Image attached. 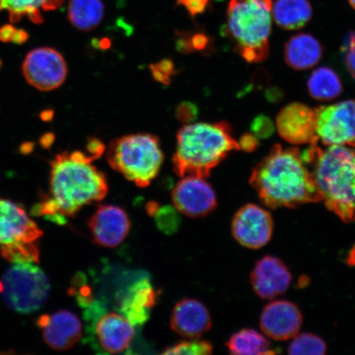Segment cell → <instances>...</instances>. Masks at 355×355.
<instances>
[{
    "label": "cell",
    "mask_w": 355,
    "mask_h": 355,
    "mask_svg": "<svg viewBox=\"0 0 355 355\" xmlns=\"http://www.w3.org/2000/svg\"><path fill=\"white\" fill-rule=\"evenodd\" d=\"M327 352V345L321 337L312 333H303L293 337L288 353L293 355H322Z\"/></svg>",
    "instance_id": "27"
},
{
    "label": "cell",
    "mask_w": 355,
    "mask_h": 355,
    "mask_svg": "<svg viewBox=\"0 0 355 355\" xmlns=\"http://www.w3.org/2000/svg\"><path fill=\"white\" fill-rule=\"evenodd\" d=\"M341 51L344 58V63L349 73L355 79V33H349L345 37Z\"/></svg>",
    "instance_id": "32"
},
{
    "label": "cell",
    "mask_w": 355,
    "mask_h": 355,
    "mask_svg": "<svg viewBox=\"0 0 355 355\" xmlns=\"http://www.w3.org/2000/svg\"><path fill=\"white\" fill-rule=\"evenodd\" d=\"M301 157L309 167L322 201L345 222L355 220V152L344 146L323 150L311 144Z\"/></svg>",
    "instance_id": "3"
},
{
    "label": "cell",
    "mask_w": 355,
    "mask_h": 355,
    "mask_svg": "<svg viewBox=\"0 0 355 355\" xmlns=\"http://www.w3.org/2000/svg\"><path fill=\"white\" fill-rule=\"evenodd\" d=\"M277 128L282 139L293 145L318 144L316 109L298 102L288 105L277 115Z\"/></svg>",
    "instance_id": "13"
},
{
    "label": "cell",
    "mask_w": 355,
    "mask_h": 355,
    "mask_svg": "<svg viewBox=\"0 0 355 355\" xmlns=\"http://www.w3.org/2000/svg\"><path fill=\"white\" fill-rule=\"evenodd\" d=\"M1 254L12 263H37L40 251L37 242L19 243L1 247Z\"/></svg>",
    "instance_id": "28"
},
{
    "label": "cell",
    "mask_w": 355,
    "mask_h": 355,
    "mask_svg": "<svg viewBox=\"0 0 355 355\" xmlns=\"http://www.w3.org/2000/svg\"><path fill=\"white\" fill-rule=\"evenodd\" d=\"M250 281L257 296L264 300H272L288 290L292 276L281 259L266 256L257 261L252 270Z\"/></svg>",
    "instance_id": "18"
},
{
    "label": "cell",
    "mask_w": 355,
    "mask_h": 355,
    "mask_svg": "<svg viewBox=\"0 0 355 355\" xmlns=\"http://www.w3.org/2000/svg\"><path fill=\"white\" fill-rule=\"evenodd\" d=\"M323 47L312 35H295L286 44L285 60L287 64L297 70L312 68L321 60Z\"/></svg>",
    "instance_id": "21"
},
{
    "label": "cell",
    "mask_w": 355,
    "mask_h": 355,
    "mask_svg": "<svg viewBox=\"0 0 355 355\" xmlns=\"http://www.w3.org/2000/svg\"><path fill=\"white\" fill-rule=\"evenodd\" d=\"M303 315L292 302L276 300L265 306L260 316V327L264 334L277 340L292 339L300 331Z\"/></svg>",
    "instance_id": "16"
},
{
    "label": "cell",
    "mask_w": 355,
    "mask_h": 355,
    "mask_svg": "<svg viewBox=\"0 0 355 355\" xmlns=\"http://www.w3.org/2000/svg\"><path fill=\"white\" fill-rule=\"evenodd\" d=\"M43 338L51 348L64 352L73 348L82 336L83 327L77 315L61 310L52 315H43L38 318Z\"/></svg>",
    "instance_id": "17"
},
{
    "label": "cell",
    "mask_w": 355,
    "mask_h": 355,
    "mask_svg": "<svg viewBox=\"0 0 355 355\" xmlns=\"http://www.w3.org/2000/svg\"><path fill=\"white\" fill-rule=\"evenodd\" d=\"M176 117L181 123H189L198 118V106L192 102L185 101L178 105L175 111Z\"/></svg>",
    "instance_id": "35"
},
{
    "label": "cell",
    "mask_w": 355,
    "mask_h": 355,
    "mask_svg": "<svg viewBox=\"0 0 355 355\" xmlns=\"http://www.w3.org/2000/svg\"><path fill=\"white\" fill-rule=\"evenodd\" d=\"M349 3L355 10V0H349Z\"/></svg>",
    "instance_id": "40"
},
{
    "label": "cell",
    "mask_w": 355,
    "mask_h": 355,
    "mask_svg": "<svg viewBox=\"0 0 355 355\" xmlns=\"http://www.w3.org/2000/svg\"><path fill=\"white\" fill-rule=\"evenodd\" d=\"M42 234L24 208L0 197V247L37 242Z\"/></svg>",
    "instance_id": "15"
},
{
    "label": "cell",
    "mask_w": 355,
    "mask_h": 355,
    "mask_svg": "<svg viewBox=\"0 0 355 355\" xmlns=\"http://www.w3.org/2000/svg\"><path fill=\"white\" fill-rule=\"evenodd\" d=\"M211 324L209 311L197 300L184 299L173 309L171 329L184 338H199L211 329Z\"/></svg>",
    "instance_id": "19"
},
{
    "label": "cell",
    "mask_w": 355,
    "mask_h": 355,
    "mask_svg": "<svg viewBox=\"0 0 355 355\" xmlns=\"http://www.w3.org/2000/svg\"><path fill=\"white\" fill-rule=\"evenodd\" d=\"M230 354L242 355L274 354L266 337L254 329H242L234 333L226 343Z\"/></svg>",
    "instance_id": "25"
},
{
    "label": "cell",
    "mask_w": 355,
    "mask_h": 355,
    "mask_svg": "<svg viewBox=\"0 0 355 355\" xmlns=\"http://www.w3.org/2000/svg\"><path fill=\"white\" fill-rule=\"evenodd\" d=\"M259 139L251 133H245L241 137L239 140V148H241L244 152H254L257 146H259Z\"/></svg>",
    "instance_id": "38"
},
{
    "label": "cell",
    "mask_w": 355,
    "mask_h": 355,
    "mask_svg": "<svg viewBox=\"0 0 355 355\" xmlns=\"http://www.w3.org/2000/svg\"><path fill=\"white\" fill-rule=\"evenodd\" d=\"M158 292L148 278L137 281L130 288L119 304V311L133 326H141L148 320L150 310L157 303Z\"/></svg>",
    "instance_id": "20"
},
{
    "label": "cell",
    "mask_w": 355,
    "mask_h": 355,
    "mask_svg": "<svg viewBox=\"0 0 355 355\" xmlns=\"http://www.w3.org/2000/svg\"><path fill=\"white\" fill-rule=\"evenodd\" d=\"M86 149L87 150V155L93 159H98L101 157L102 154L105 150V146L99 139L96 137H92L87 141Z\"/></svg>",
    "instance_id": "37"
},
{
    "label": "cell",
    "mask_w": 355,
    "mask_h": 355,
    "mask_svg": "<svg viewBox=\"0 0 355 355\" xmlns=\"http://www.w3.org/2000/svg\"><path fill=\"white\" fill-rule=\"evenodd\" d=\"M232 234L243 247L257 250L272 239L273 220L270 212L255 204L239 209L232 220Z\"/></svg>",
    "instance_id": "11"
},
{
    "label": "cell",
    "mask_w": 355,
    "mask_h": 355,
    "mask_svg": "<svg viewBox=\"0 0 355 355\" xmlns=\"http://www.w3.org/2000/svg\"><path fill=\"white\" fill-rule=\"evenodd\" d=\"M106 157L114 171L145 188L157 176L164 155L157 137L137 133L111 141Z\"/></svg>",
    "instance_id": "6"
},
{
    "label": "cell",
    "mask_w": 355,
    "mask_h": 355,
    "mask_svg": "<svg viewBox=\"0 0 355 355\" xmlns=\"http://www.w3.org/2000/svg\"><path fill=\"white\" fill-rule=\"evenodd\" d=\"M250 130L257 139H266L273 135L275 127L272 119L260 114L252 122Z\"/></svg>",
    "instance_id": "33"
},
{
    "label": "cell",
    "mask_w": 355,
    "mask_h": 355,
    "mask_svg": "<svg viewBox=\"0 0 355 355\" xmlns=\"http://www.w3.org/2000/svg\"><path fill=\"white\" fill-rule=\"evenodd\" d=\"M22 71L30 85L42 92L60 87L68 73L64 57L55 49L49 47L31 51L22 64Z\"/></svg>",
    "instance_id": "10"
},
{
    "label": "cell",
    "mask_w": 355,
    "mask_h": 355,
    "mask_svg": "<svg viewBox=\"0 0 355 355\" xmlns=\"http://www.w3.org/2000/svg\"><path fill=\"white\" fill-rule=\"evenodd\" d=\"M250 182L264 205L273 209L322 201L298 148L275 145L252 170Z\"/></svg>",
    "instance_id": "2"
},
{
    "label": "cell",
    "mask_w": 355,
    "mask_h": 355,
    "mask_svg": "<svg viewBox=\"0 0 355 355\" xmlns=\"http://www.w3.org/2000/svg\"><path fill=\"white\" fill-rule=\"evenodd\" d=\"M28 37V33L25 31L17 29L15 26L6 25L0 28V41L1 42L21 44L25 42Z\"/></svg>",
    "instance_id": "34"
},
{
    "label": "cell",
    "mask_w": 355,
    "mask_h": 355,
    "mask_svg": "<svg viewBox=\"0 0 355 355\" xmlns=\"http://www.w3.org/2000/svg\"><path fill=\"white\" fill-rule=\"evenodd\" d=\"M104 17L101 0H70L68 19L75 28L91 31L98 26Z\"/></svg>",
    "instance_id": "24"
},
{
    "label": "cell",
    "mask_w": 355,
    "mask_h": 355,
    "mask_svg": "<svg viewBox=\"0 0 355 355\" xmlns=\"http://www.w3.org/2000/svg\"><path fill=\"white\" fill-rule=\"evenodd\" d=\"M318 140L325 146L355 148V99L316 109Z\"/></svg>",
    "instance_id": "9"
},
{
    "label": "cell",
    "mask_w": 355,
    "mask_h": 355,
    "mask_svg": "<svg viewBox=\"0 0 355 355\" xmlns=\"http://www.w3.org/2000/svg\"><path fill=\"white\" fill-rule=\"evenodd\" d=\"M0 64H1V63H0Z\"/></svg>",
    "instance_id": "41"
},
{
    "label": "cell",
    "mask_w": 355,
    "mask_h": 355,
    "mask_svg": "<svg viewBox=\"0 0 355 355\" xmlns=\"http://www.w3.org/2000/svg\"><path fill=\"white\" fill-rule=\"evenodd\" d=\"M51 291L50 281L34 263H15L0 279V294L8 308L29 314L42 308Z\"/></svg>",
    "instance_id": "7"
},
{
    "label": "cell",
    "mask_w": 355,
    "mask_h": 355,
    "mask_svg": "<svg viewBox=\"0 0 355 355\" xmlns=\"http://www.w3.org/2000/svg\"><path fill=\"white\" fill-rule=\"evenodd\" d=\"M154 79L165 85L171 83V78L176 73L175 64L171 60H162L158 63L150 65Z\"/></svg>",
    "instance_id": "31"
},
{
    "label": "cell",
    "mask_w": 355,
    "mask_h": 355,
    "mask_svg": "<svg viewBox=\"0 0 355 355\" xmlns=\"http://www.w3.org/2000/svg\"><path fill=\"white\" fill-rule=\"evenodd\" d=\"M308 88L309 95L313 99L327 101L341 94L343 83L334 70L328 67H321L310 75Z\"/></svg>",
    "instance_id": "26"
},
{
    "label": "cell",
    "mask_w": 355,
    "mask_h": 355,
    "mask_svg": "<svg viewBox=\"0 0 355 355\" xmlns=\"http://www.w3.org/2000/svg\"><path fill=\"white\" fill-rule=\"evenodd\" d=\"M93 241L100 246L115 248L125 241L131 222L125 211L113 205H100L88 221Z\"/></svg>",
    "instance_id": "14"
},
{
    "label": "cell",
    "mask_w": 355,
    "mask_h": 355,
    "mask_svg": "<svg viewBox=\"0 0 355 355\" xmlns=\"http://www.w3.org/2000/svg\"><path fill=\"white\" fill-rule=\"evenodd\" d=\"M211 0H177L179 6H184L192 17L201 15L209 6Z\"/></svg>",
    "instance_id": "36"
},
{
    "label": "cell",
    "mask_w": 355,
    "mask_h": 355,
    "mask_svg": "<svg viewBox=\"0 0 355 355\" xmlns=\"http://www.w3.org/2000/svg\"><path fill=\"white\" fill-rule=\"evenodd\" d=\"M172 201L182 214L199 218L206 216L217 206L214 190L203 178L186 176L172 191Z\"/></svg>",
    "instance_id": "12"
},
{
    "label": "cell",
    "mask_w": 355,
    "mask_h": 355,
    "mask_svg": "<svg viewBox=\"0 0 355 355\" xmlns=\"http://www.w3.org/2000/svg\"><path fill=\"white\" fill-rule=\"evenodd\" d=\"M272 12L276 24L285 30L303 28L313 15L312 7L308 0H277Z\"/></svg>",
    "instance_id": "23"
},
{
    "label": "cell",
    "mask_w": 355,
    "mask_h": 355,
    "mask_svg": "<svg viewBox=\"0 0 355 355\" xmlns=\"http://www.w3.org/2000/svg\"><path fill=\"white\" fill-rule=\"evenodd\" d=\"M64 0H0V12L7 11L12 24L28 19L35 24H42V11L60 8Z\"/></svg>",
    "instance_id": "22"
},
{
    "label": "cell",
    "mask_w": 355,
    "mask_h": 355,
    "mask_svg": "<svg viewBox=\"0 0 355 355\" xmlns=\"http://www.w3.org/2000/svg\"><path fill=\"white\" fill-rule=\"evenodd\" d=\"M272 0H230L225 33L250 63L268 59L272 29Z\"/></svg>",
    "instance_id": "5"
},
{
    "label": "cell",
    "mask_w": 355,
    "mask_h": 355,
    "mask_svg": "<svg viewBox=\"0 0 355 355\" xmlns=\"http://www.w3.org/2000/svg\"><path fill=\"white\" fill-rule=\"evenodd\" d=\"M239 149L228 123L188 124L178 132L173 167L180 178L206 179L232 150Z\"/></svg>",
    "instance_id": "4"
},
{
    "label": "cell",
    "mask_w": 355,
    "mask_h": 355,
    "mask_svg": "<svg viewBox=\"0 0 355 355\" xmlns=\"http://www.w3.org/2000/svg\"><path fill=\"white\" fill-rule=\"evenodd\" d=\"M83 152L58 154L51 162L50 193L33 207V215L64 224L83 207L100 202L108 193L103 173Z\"/></svg>",
    "instance_id": "1"
},
{
    "label": "cell",
    "mask_w": 355,
    "mask_h": 355,
    "mask_svg": "<svg viewBox=\"0 0 355 355\" xmlns=\"http://www.w3.org/2000/svg\"><path fill=\"white\" fill-rule=\"evenodd\" d=\"M213 347L209 341L193 339L191 341H183L171 347L166 348L164 354H210L212 353Z\"/></svg>",
    "instance_id": "29"
},
{
    "label": "cell",
    "mask_w": 355,
    "mask_h": 355,
    "mask_svg": "<svg viewBox=\"0 0 355 355\" xmlns=\"http://www.w3.org/2000/svg\"><path fill=\"white\" fill-rule=\"evenodd\" d=\"M154 216L157 219L158 227L168 234L175 232L180 224L177 211L173 210L170 207H166L162 209L158 208Z\"/></svg>",
    "instance_id": "30"
},
{
    "label": "cell",
    "mask_w": 355,
    "mask_h": 355,
    "mask_svg": "<svg viewBox=\"0 0 355 355\" xmlns=\"http://www.w3.org/2000/svg\"><path fill=\"white\" fill-rule=\"evenodd\" d=\"M84 313L87 331L92 334L96 348L107 354H118L130 347L135 326L121 313H106L99 302H93Z\"/></svg>",
    "instance_id": "8"
},
{
    "label": "cell",
    "mask_w": 355,
    "mask_h": 355,
    "mask_svg": "<svg viewBox=\"0 0 355 355\" xmlns=\"http://www.w3.org/2000/svg\"><path fill=\"white\" fill-rule=\"evenodd\" d=\"M110 42L107 39H103L101 41V47L105 49L110 46Z\"/></svg>",
    "instance_id": "39"
}]
</instances>
